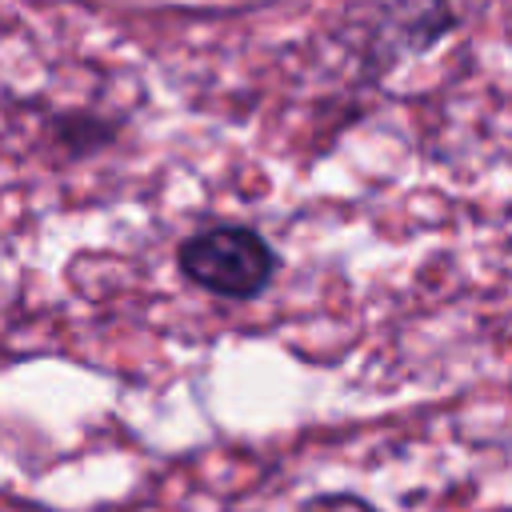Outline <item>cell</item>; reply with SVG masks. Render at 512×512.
Instances as JSON below:
<instances>
[{
  "instance_id": "1",
  "label": "cell",
  "mask_w": 512,
  "mask_h": 512,
  "mask_svg": "<svg viewBox=\"0 0 512 512\" xmlns=\"http://www.w3.org/2000/svg\"><path fill=\"white\" fill-rule=\"evenodd\" d=\"M344 44L364 80L388 76L400 60L436 48L456 28L452 0H344Z\"/></svg>"
},
{
  "instance_id": "2",
  "label": "cell",
  "mask_w": 512,
  "mask_h": 512,
  "mask_svg": "<svg viewBox=\"0 0 512 512\" xmlns=\"http://www.w3.org/2000/svg\"><path fill=\"white\" fill-rule=\"evenodd\" d=\"M176 268L192 288L216 300L248 304L272 288L280 256L252 224H212L180 240Z\"/></svg>"
},
{
  "instance_id": "3",
  "label": "cell",
  "mask_w": 512,
  "mask_h": 512,
  "mask_svg": "<svg viewBox=\"0 0 512 512\" xmlns=\"http://www.w3.org/2000/svg\"><path fill=\"white\" fill-rule=\"evenodd\" d=\"M52 136H56V144H60L68 156H88V152L104 148V144L116 136V124H108L100 112H96V116H92V112H64V116L56 120Z\"/></svg>"
},
{
  "instance_id": "4",
  "label": "cell",
  "mask_w": 512,
  "mask_h": 512,
  "mask_svg": "<svg viewBox=\"0 0 512 512\" xmlns=\"http://www.w3.org/2000/svg\"><path fill=\"white\" fill-rule=\"evenodd\" d=\"M304 512H324V508H304Z\"/></svg>"
}]
</instances>
